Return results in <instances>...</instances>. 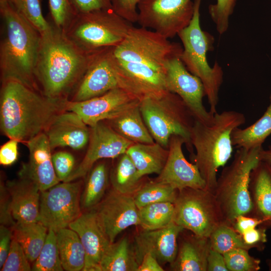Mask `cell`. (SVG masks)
Returning <instances> with one entry per match:
<instances>
[{
  "instance_id": "obj_4",
  "label": "cell",
  "mask_w": 271,
  "mask_h": 271,
  "mask_svg": "<svg viewBox=\"0 0 271 271\" xmlns=\"http://www.w3.org/2000/svg\"><path fill=\"white\" fill-rule=\"evenodd\" d=\"M245 121V115L235 110L216 112L210 123L194 120L190 141L196 154L192 156L205 182L206 190L213 194L218 170L225 166L233 153L232 133Z\"/></svg>"
},
{
  "instance_id": "obj_53",
  "label": "cell",
  "mask_w": 271,
  "mask_h": 271,
  "mask_svg": "<svg viewBox=\"0 0 271 271\" xmlns=\"http://www.w3.org/2000/svg\"><path fill=\"white\" fill-rule=\"evenodd\" d=\"M260 155L261 161L271 164V146H268L266 149H263L262 148Z\"/></svg>"
},
{
  "instance_id": "obj_34",
  "label": "cell",
  "mask_w": 271,
  "mask_h": 271,
  "mask_svg": "<svg viewBox=\"0 0 271 271\" xmlns=\"http://www.w3.org/2000/svg\"><path fill=\"white\" fill-rule=\"evenodd\" d=\"M174 203L169 202L151 204L139 209L140 224L143 230L165 227L173 222Z\"/></svg>"
},
{
  "instance_id": "obj_49",
  "label": "cell",
  "mask_w": 271,
  "mask_h": 271,
  "mask_svg": "<svg viewBox=\"0 0 271 271\" xmlns=\"http://www.w3.org/2000/svg\"><path fill=\"white\" fill-rule=\"evenodd\" d=\"M263 223V219L248 215H240L236 218L232 226L238 233L242 235L245 232L255 228Z\"/></svg>"
},
{
  "instance_id": "obj_51",
  "label": "cell",
  "mask_w": 271,
  "mask_h": 271,
  "mask_svg": "<svg viewBox=\"0 0 271 271\" xmlns=\"http://www.w3.org/2000/svg\"><path fill=\"white\" fill-rule=\"evenodd\" d=\"M241 236L244 242L253 247H256L259 243L266 241L264 229H251L243 233Z\"/></svg>"
},
{
  "instance_id": "obj_22",
  "label": "cell",
  "mask_w": 271,
  "mask_h": 271,
  "mask_svg": "<svg viewBox=\"0 0 271 271\" xmlns=\"http://www.w3.org/2000/svg\"><path fill=\"white\" fill-rule=\"evenodd\" d=\"M45 133L52 150L69 147L79 150L88 144L90 127L77 114L65 110L55 117Z\"/></svg>"
},
{
  "instance_id": "obj_18",
  "label": "cell",
  "mask_w": 271,
  "mask_h": 271,
  "mask_svg": "<svg viewBox=\"0 0 271 271\" xmlns=\"http://www.w3.org/2000/svg\"><path fill=\"white\" fill-rule=\"evenodd\" d=\"M185 140L172 136L169 140L168 156L162 172L155 179L180 191L186 188L206 189L205 181L195 164L186 159L182 150Z\"/></svg>"
},
{
  "instance_id": "obj_13",
  "label": "cell",
  "mask_w": 271,
  "mask_h": 271,
  "mask_svg": "<svg viewBox=\"0 0 271 271\" xmlns=\"http://www.w3.org/2000/svg\"><path fill=\"white\" fill-rule=\"evenodd\" d=\"M165 84L167 91L178 95L185 103L195 120L211 122L214 114L203 104L205 95L201 80L186 68L180 57L170 59L166 64Z\"/></svg>"
},
{
  "instance_id": "obj_6",
  "label": "cell",
  "mask_w": 271,
  "mask_h": 271,
  "mask_svg": "<svg viewBox=\"0 0 271 271\" xmlns=\"http://www.w3.org/2000/svg\"><path fill=\"white\" fill-rule=\"evenodd\" d=\"M202 0H194V12L189 25L178 36L183 44L180 59L188 70L202 81L210 105V112H217L219 91L223 82V72L216 62L212 67L207 60V53L213 50L214 39L202 30L200 23V8Z\"/></svg>"
},
{
  "instance_id": "obj_38",
  "label": "cell",
  "mask_w": 271,
  "mask_h": 271,
  "mask_svg": "<svg viewBox=\"0 0 271 271\" xmlns=\"http://www.w3.org/2000/svg\"><path fill=\"white\" fill-rule=\"evenodd\" d=\"M8 4L41 34L50 28V21L43 14L41 0H8Z\"/></svg>"
},
{
  "instance_id": "obj_40",
  "label": "cell",
  "mask_w": 271,
  "mask_h": 271,
  "mask_svg": "<svg viewBox=\"0 0 271 271\" xmlns=\"http://www.w3.org/2000/svg\"><path fill=\"white\" fill-rule=\"evenodd\" d=\"M237 0H216L208 7V12L220 35L225 33L229 27L230 16L233 14Z\"/></svg>"
},
{
  "instance_id": "obj_5",
  "label": "cell",
  "mask_w": 271,
  "mask_h": 271,
  "mask_svg": "<svg viewBox=\"0 0 271 271\" xmlns=\"http://www.w3.org/2000/svg\"><path fill=\"white\" fill-rule=\"evenodd\" d=\"M262 147L238 149L232 162L217 179L214 194L224 222L233 225L236 217L251 214L253 205L249 192L250 174L261 161Z\"/></svg>"
},
{
  "instance_id": "obj_42",
  "label": "cell",
  "mask_w": 271,
  "mask_h": 271,
  "mask_svg": "<svg viewBox=\"0 0 271 271\" xmlns=\"http://www.w3.org/2000/svg\"><path fill=\"white\" fill-rule=\"evenodd\" d=\"M30 261L23 248L13 237L7 258L1 268L2 271L32 270Z\"/></svg>"
},
{
  "instance_id": "obj_29",
  "label": "cell",
  "mask_w": 271,
  "mask_h": 271,
  "mask_svg": "<svg viewBox=\"0 0 271 271\" xmlns=\"http://www.w3.org/2000/svg\"><path fill=\"white\" fill-rule=\"evenodd\" d=\"M110 172L105 161L97 162L87 174L80 197L82 210L97 206L105 195L110 182Z\"/></svg>"
},
{
  "instance_id": "obj_30",
  "label": "cell",
  "mask_w": 271,
  "mask_h": 271,
  "mask_svg": "<svg viewBox=\"0 0 271 271\" xmlns=\"http://www.w3.org/2000/svg\"><path fill=\"white\" fill-rule=\"evenodd\" d=\"M139 264L133 243L127 237L111 243L100 263V271H137Z\"/></svg>"
},
{
  "instance_id": "obj_31",
  "label": "cell",
  "mask_w": 271,
  "mask_h": 271,
  "mask_svg": "<svg viewBox=\"0 0 271 271\" xmlns=\"http://www.w3.org/2000/svg\"><path fill=\"white\" fill-rule=\"evenodd\" d=\"M271 134V94L269 104L262 116L250 125L236 128L231 134L233 146L237 148L251 149L262 147Z\"/></svg>"
},
{
  "instance_id": "obj_52",
  "label": "cell",
  "mask_w": 271,
  "mask_h": 271,
  "mask_svg": "<svg viewBox=\"0 0 271 271\" xmlns=\"http://www.w3.org/2000/svg\"><path fill=\"white\" fill-rule=\"evenodd\" d=\"M164 269L157 258L151 253H145L137 271H163Z\"/></svg>"
},
{
  "instance_id": "obj_54",
  "label": "cell",
  "mask_w": 271,
  "mask_h": 271,
  "mask_svg": "<svg viewBox=\"0 0 271 271\" xmlns=\"http://www.w3.org/2000/svg\"><path fill=\"white\" fill-rule=\"evenodd\" d=\"M8 4V0H0V8L3 7Z\"/></svg>"
},
{
  "instance_id": "obj_36",
  "label": "cell",
  "mask_w": 271,
  "mask_h": 271,
  "mask_svg": "<svg viewBox=\"0 0 271 271\" xmlns=\"http://www.w3.org/2000/svg\"><path fill=\"white\" fill-rule=\"evenodd\" d=\"M211 248L220 253H224L236 248L249 250L253 248L246 244L241 236L233 226L222 222L211 233L209 237Z\"/></svg>"
},
{
  "instance_id": "obj_28",
  "label": "cell",
  "mask_w": 271,
  "mask_h": 271,
  "mask_svg": "<svg viewBox=\"0 0 271 271\" xmlns=\"http://www.w3.org/2000/svg\"><path fill=\"white\" fill-rule=\"evenodd\" d=\"M60 257L64 270H82L85 263L84 248L78 234L69 227L56 232Z\"/></svg>"
},
{
  "instance_id": "obj_7",
  "label": "cell",
  "mask_w": 271,
  "mask_h": 271,
  "mask_svg": "<svg viewBox=\"0 0 271 271\" xmlns=\"http://www.w3.org/2000/svg\"><path fill=\"white\" fill-rule=\"evenodd\" d=\"M144 121L155 142L168 149L170 138L179 136L185 141L188 151L194 154L190 133L194 118L176 94L167 91L140 101Z\"/></svg>"
},
{
  "instance_id": "obj_2",
  "label": "cell",
  "mask_w": 271,
  "mask_h": 271,
  "mask_svg": "<svg viewBox=\"0 0 271 271\" xmlns=\"http://www.w3.org/2000/svg\"><path fill=\"white\" fill-rule=\"evenodd\" d=\"M67 100L50 98L39 90L16 80H2L1 131L9 139L25 144L45 132L55 117L66 110Z\"/></svg>"
},
{
  "instance_id": "obj_1",
  "label": "cell",
  "mask_w": 271,
  "mask_h": 271,
  "mask_svg": "<svg viewBox=\"0 0 271 271\" xmlns=\"http://www.w3.org/2000/svg\"><path fill=\"white\" fill-rule=\"evenodd\" d=\"M48 19L51 26L41 34L35 80L39 91L46 96L55 100H67L96 51L90 53L82 49Z\"/></svg>"
},
{
  "instance_id": "obj_33",
  "label": "cell",
  "mask_w": 271,
  "mask_h": 271,
  "mask_svg": "<svg viewBox=\"0 0 271 271\" xmlns=\"http://www.w3.org/2000/svg\"><path fill=\"white\" fill-rule=\"evenodd\" d=\"M110 171L112 188L122 194L133 195L143 184V179L133 162L125 153L116 158Z\"/></svg>"
},
{
  "instance_id": "obj_39",
  "label": "cell",
  "mask_w": 271,
  "mask_h": 271,
  "mask_svg": "<svg viewBox=\"0 0 271 271\" xmlns=\"http://www.w3.org/2000/svg\"><path fill=\"white\" fill-rule=\"evenodd\" d=\"M247 249L236 248L224 253L228 271H257L260 268V260L251 255Z\"/></svg>"
},
{
  "instance_id": "obj_19",
  "label": "cell",
  "mask_w": 271,
  "mask_h": 271,
  "mask_svg": "<svg viewBox=\"0 0 271 271\" xmlns=\"http://www.w3.org/2000/svg\"><path fill=\"white\" fill-rule=\"evenodd\" d=\"M79 235L85 252L83 271H100L101 259L111 243L94 208L85 211L69 227Z\"/></svg>"
},
{
  "instance_id": "obj_41",
  "label": "cell",
  "mask_w": 271,
  "mask_h": 271,
  "mask_svg": "<svg viewBox=\"0 0 271 271\" xmlns=\"http://www.w3.org/2000/svg\"><path fill=\"white\" fill-rule=\"evenodd\" d=\"M49 19L64 31L76 15L70 0H49Z\"/></svg>"
},
{
  "instance_id": "obj_9",
  "label": "cell",
  "mask_w": 271,
  "mask_h": 271,
  "mask_svg": "<svg viewBox=\"0 0 271 271\" xmlns=\"http://www.w3.org/2000/svg\"><path fill=\"white\" fill-rule=\"evenodd\" d=\"M113 51L119 60L149 66L166 73L167 63L180 57L183 47L154 31L132 26L123 40L114 46Z\"/></svg>"
},
{
  "instance_id": "obj_8",
  "label": "cell",
  "mask_w": 271,
  "mask_h": 271,
  "mask_svg": "<svg viewBox=\"0 0 271 271\" xmlns=\"http://www.w3.org/2000/svg\"><path fill=\"white\" fill-rule=\"evenodd\" d=\"M132 26L109 8L76 14L64 32L78 47L91 53L117 46Z\"/></svg>"
},
{
  "instance_id": "obj_24",
  "label": "cell",
  "mask_w": 271,
  "mask_h": 271,
  "mask_svg": "<svg viewBox=\"0 0 271 271\" xmlns=\"http://www.w3.org/2000/svg\"><path fill=\"white\" fill-rule=\"evenodd\" d=\"M174 261V271H207V257L211 248L209 238L191 234L182 236Z\"/></svg>"
},
{
  "instance_id": "obj_46",
  "label": "cell",
  "mask_w": 271,
  "mask_h": 271,
  "mask_svg": "<svg viewBox=\"0 0 271 271\" xmlns=\"http://www.w3.org/2000/svg\"><path fill=\"white\" fill-rule=\"evenodd\" d=\"M76 14L112 8L113 0H70Z\"/></svg>"
},
{
  "instance_id": "obj_47",
  "label": "cell",
  "mask_w": 271,
  "mask_h": 271,
  "mask_svg": "<svg viewBox=\"0 0 271 271\" xmlns=\"http://www.w3.org/2000/svg\"><path fill=\"white\" fill-rule=\"evenodd\" d=\"M19 143L17 140L10 139L1 147V165L8 166L16 162L19 156L18 144Z\"/></svg>"
},
{
  "instance_id": "obj_32",
  "label": "cell",
  "mask_w": 271,
  "mask_h": 271,
  "mask_svg": "<svg viewBox=\"0 0 271 271\" xmlns=\"http://www.w3.org/2000/svg\"><path fill=\"white\" fill-rule=\"evenodd\" d=\"M12 229L13 237L21 245L29 261L34 262L44 245L49 229L39 221H16Z\"/></svg>"
},
{
  "instance_id": "obj_43",
  "label": "cell",
  "mask_w": 271,
  "mask_h": 271,
  "mask_svg": "<svg viewBox=\"0 0 271 271\" xmlns=\"http://www.w3.org/2000/svg\"><path fill=\"white\" fill-rule=\"evenodd\" d=\"M52 159L57 178L60 181L65 182L75 169L74 157L68 152L60 151L53 154Z\"/></svg>"
},
{
  "instance_id": "obj_27",
  "label": "cell",
  "mask_w": 271,
  "mask_h": 271,
  "mask_svg": "<svg viewBox=\"0 0 271 271\" xmlns=\"http://www.w3.org/2000/svg\"><path fill=\"white\" fill-rule=\"evenodd\" d=\"M139 105L104 121L120 136L133 143L153 144L155 141L144 121Z\"/></svg>"
},
{
  "instance_id": "obj_21",
  "label": "cell",
  "mask_w": 271,
  "mask_h": 271,
  "mask_svg": "<svg viewBox=\"0 0 271 271\" xmlns=\"http://www.w3.org/2000/svg\"><path fill=\"white\" fill-rule=\"evenodd\" d=\"M25 145L29 150V161L23 165L19 175L31 179L41 191L59 183L60 181L54 169L52 149L46 133L37 135Z\"/></svg>"
},
{
  "instance_id": "obj_25",
  "label": "cell",
  "mask_w": 271,
  "mask_h": 271,
  "mask_svg": "<svg viewBox=\"0 0 271 271\" xmlns=\"http://www.w3.org/2000/svg\"><path fill=\"white\" fill-rule=\"evenodd\" d=\"M253 208L250 214L271 225V164L261 161L253 169L249 187Z\"/></svg>"
},
{
  "instance_id": "obj_20",
  "label": "cell",
  "mask_w": 271,
  "mask_h": 271,
  "mask_svg": "<svg viewBox=\"0 0 271 271\" xmlns=\"http://www.w3.org/2000/svg\"><path fill=\"white\" fill-rule=\"evenodd\" d=\"M184 229L173 221L165 227L139 233L133 243L139 264L147 252L152 254L160 264H171L177 254L179 236Z\"/></svg>"
},
{
  "instance_id": "obj_50",
  "label": "cell",
  "mask_w": 271,
  "mask_h": 271,
  "mask_svg": "<svg viewBox=\"0 0 271 271\" xmlns=\"http://www.w3.org/2000/svg\"><path fill=\"white\" fill-rule=\"evenodd\" d=\"M207 271H228L223 255L212 248L207 257Z\"/></svg>"
},
{
  "instance_id": "obj_10",
  "label": "cell",
  "mask_w": 271,
  "mask_h": 271,
  "mask_svg": "<svg viewBox=\"0 0 271 271\" xmlns=\"http://www.w3.org/2000/svg\"><path fill=\"white\" fill-rule=\"evenodd\" d=\"M174 203L173 221L197 236L209 238L224 222L214 194L206 189L186 188L178 191Z\"/></svg>"
},
{
  "instance_id": "obj_17",
  "label": "cell",
  "mask_w": 271,
  "mask_h": 271,
  "mask_svg": "<svg viewBox=\"0 0 271 271\" xmlns=\"http://www.w3.org/2000/svg\"><path fill=\"white\" fill-rule=\"evenodd\" d=\"M93 208L111 243L127 228L140 224L139 208L133 195L121 193L112 188Z\"/></svg>"
},
{
  "instance_id": "obj_37",
  "label": "cell",
  "mask_w": 271,
  "mask_h": 271,
  "mask_svg": "<svg viewBox=\"0 0 271 271\" xmlns=\"http://www.w3.org/2000/svg\"><path fill=\"white\" fill-rule=\"evenodd\" d=\"M57 241L56 232L49 229L44 245L34 262L32 270H63Z\"/></svg>"
},
{
  "instance_id": "obj_26",
  "label": "cell",
  "mask_w": 271,
  "mask_h": 271,
  "mask_svg": "<svg viewBox=\"0 0 271 271\" xmlns=\"http://www.w3.org/2000/svg\"><path fill=\"white\" fill-rule=\"evenodd\" d=\"M136 167L140 176L159 175L166 163L168 149L159 144L134 143L125 152Z\"/></svg>"
},
{
  "instance_id": "obj_14",
  "label": "cell",
  "mask_w": 271,
  "mask_h": 271,
  "mask_svg": "<svg viewBox=\"0 0 271 271\" xmlns=\"http://www.w3.org/2000/svg\"><path fill=\"white\" fill-rule=\"evenodd\" d=\"M89 127L90 137L86 153L65 182L85 177L97 162L116 159L134 144L120 136L105 121Z\"/></svg>"
},
{
  "instance_id": "obj_15",
  "label": "cell",
  "mask_w": 271,
  "mask_h": 271,
  "mask_svg": "<svg viewBox=\"0 0 271 271\" xmlns=\"http://www.w3.org/2000/svg\"><path fill=\"white\" fill-rule=\"evenodd\" d=\"M140 100L120 87L82 101L67 100L66 110L77 114L89 127L112 119L124 111L139 105Z\"/></svg>"
},
{
  "instance_id": "obj_44",
  "label": "cell",
  "mask_w": 271,
  "mask_h": 271,
  "mask_svg": "<svg viewBox=\"0 0 271 271\" xmlns=\"http://www.w3.org/2000/svg\"><path fill=\"white\" fill-rule=\"evenodd\" d=\"M141 0H113L112 9L118 15L131 23H137L138 5Z\"/></svg>"
},
{
  "instance_id": "obj_48",
  "label": "cell",
  "mask_w": 271,
  "mask_h": 271,
  "mask_svg": "<svg viewBox=\"0 0 271 271\" xmlns=\"http://www.w3.org/2000/svg\"><path fill=\"white\" fill-rule=\"evenodd\" d=\"M12 228L4 225L0 226V268L8 255L13 239Z\"/></svg>"
},
{
  "instance_id": "obj_23",
  "label": "cell",
  "mask_w": 271,
  "mask_h": 271,
  "mask_svg": "<svg viewBox=\"0 0 271 271\" xmlns=\"http://www.w3.org/2000/svg\"><path fill=\"white\" fill-rule=\"evenodd\" d=\"M5 186L10 196L14 219L20 222H38L41 191L31 179L19 175L7 181Z\"/></svg>"
},
{
  "instance_id": "obj_45",
  "label": "cell",
  "mask_w": 271,
  "mask_h": 271,
  "mask_svg": "<svg viewBox=\"0 0 271 271\" xmlns=\"http://www.w3.org/2000/svg\"><path fill=\"white\" fill-rule=\"evenodd\" d=\"M0 222L1 225L10 228L16 222L12 213L10 194L5 184L2 183L0 189Z\"/></svg>"
},
{
  "instance_id": "obj_16",
  "label": "cell",
  "mask_w": 271,
  "mask_h": 271,
  "mask_svg": "<svg viewBox=\"0 0 271 271\" xmlns=\"http://www.w3.org/2000/svg\"><path fill=\"white\" fill-rule=\"evenodd\" d=\"M114 46L96 51L68 100L82 101L119 87L114 67Z\"/></svg>"
},
{
  "instance_id": "obj_12",
  "label": "cell",
  "mask_w": 271,
  "mask_h": 271,
  "mask_svg": "<svg viewBox=\"0 0 271 271\" xmlns=\"http://www.w3.org/2000/svg\"><path fill=\"white\" fill-rule=\"evenodd\" d=\"M137 23L167 39L172 38L190 24L194 14L191 0H141Z\"/></svg>"
},
{
  "instance_id": "obj_11",
  "label": "cell",
  "mask_w": 271,
  "mask_h": 271,
  "mask_svg": "<svg viewBox=\"0 0 271 271\" xmlns=\"http://www.w3.org/2000/svg\"><path fill=\"white\" fill-rule=\"evenodd\" d=\"M81 181L60 182L41 191L39 222L55 232L68 227L82 213Z\"/></svg>"
},
{
  "instance_id": "obj_3",
  "label": "cell",
  "mask_w": 271,
  "mask_h": 271,
  "mask_svg": "<svg viewBox=\"0 0 271 271\" xmlns=\"http://www.w3.org/2000/svg\"><path fill=\"white\" fill-rule=\"evenodd\" d=\"M0 15L1 80H16L39 91L35 70L41 34L9 4L0 8Z\"/></svg>"
},
{
  "instance_id": "obj_35",
  "label": "cell",
  "mask_w": 271,
  "mask_h": 271,
  "mask_svg": "<svg viewBox=\"0 0 271 271\" xmlns=\"http://www.w3.org/2000/svg\"><path fill=\"white\" fill-rule=\"evenodd\" d=\"M178 191L166 183L157 181L144 183L133 194L135 203L139 209L159 202L174 203Z\"/></svg>"
}]
</instances>
